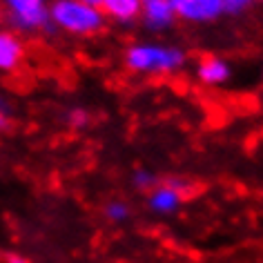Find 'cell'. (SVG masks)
Masks as SVG:
<instances>
[{"label": "cell", "instance_id": "18", "mask_svg": "<svg viewBox=\"0 0 263 263\" xmlns=\"http://www.w3.org/2000/svg\"><path fill=\"white\" fill-rule=\"evenodd\" d=\"M0 21H3V5H0Z\"/></svg>", "mask_w": 263, "mask_h": 263}, {"label": "cell", "instance_id": "6", "mask_svg": "<svg viewBox=\"0 0 263 263\" xmlns=\"http://www.w3.org/2000/svg\"><path fill=\"white\" fill-rule=\"evenodd\" d=\"M176 16L190 25H208L226 16V11H223V0H179Z\"/></svg>", "mask_w": 263, "mask_h": 263}, {"label": "cell", "instance_id": "17", "mask_svg": "<svg viewBox=\"0 0 263 263\" xmlns=\"http://www.w3.org/2000/svg\"><path fill=\"white\" fill-rule=\"evenodd\" d=\"M9 125V121H5V118H0V129H5Z\"/></svg>", "mask_w": 263, "mask_h": 263}, {"label": "cell", "instance_id": "5", "mask_svg": "<svg viewBox=\"0 0 263 263\" xmlns=\"http://www.w3.org/2000/svg\"><path fill=\"white\" fill-rule=\"evenodd\" d=\"M179 0H141V18L149 31H167L179 21Z\"/></svg>", "mask_w": 263, "mask_h": 263}, {"label": "cell", "instance_id": "8", "mask_svg": "<svg viewBox=\"0 0 263 263\" xmlns=\"http://www.w3.org/2000/svg\"><path fill=\"white\" fill-rule=\"evenodd\" d=\"M232 76V67L219 56H205L196 63V78L208 87H221Z\"/></svg>", "mask_w": 263, "mask_h": 263}, {"label": "cell", "instance_id": "14", "mask_svg": "<svg viewBox=\"0 0 263 263\" xmlns=\"http://www.w3.org/2000/svg\"><path fill=\"white\" fill-rule=\"evenodd\" d=\"M0 118H5V121H11V105L9 101L0 94Z\"/></svg>", "mask_w": 263, "mask_h": 263}, {"label": "cell", "instance_id": "4", "mask_svg": "<svg viewBox=\"0 0 263 263\" xmlns=\"http://www.w3.org/2000/svg\"><path fill=\"white\" fill-rule=\"evenodd\" d=\"M194 192V185L187 179H165L147 194V208L154 214L167 216L181 208V203Z\"/></svg>", "mask_w": 263, "mask_h": 263}, {"label": "cell", "instance_id": "11", "mask_svg": "<svg viewBox=\"0 0 263 263\" xmlns=\"http://www.w3.org/2000/svg\"><path fill=\"white\" fill-rule=\"evenodd\" d=\"M103 214L109 223H123L129 219V205L125 201H109V203H105Z\"/></svg>", "mask_w": 263, "mask_h": 263}, {"label": "cell", "instance_id": "2", "mask_svg": "<svg viewBox=\"0 0 263 263\" xmlns=\"http://www.w3.org/2000/svg\"><path fill=\"white\" fill-rule=\"evenodd\" d=\"M51 29H61L69 36H94L105 27L103 11L81 0H51L49 3Z\"/></svg>", "mask_w": 263, "mask_h": 263}, {"label": "cell", "instance_id": "15", "mask_svg": "<svg viewBox=\"0 0 263 263\" xmlns=\"http://www.w3.org/2000/svg\"><path fill=\"white\" fill-rule=\"evenodd\" d=\"M3 263H29L27 256H23V254H18V252H7L5 254V259Z\"/></svg>", "mask_w": 263, "mask_h": 263}, {"label": "cell", "instance_id": "13", "mask_svg": "<svg viewBox=\"0 0 263 263\" xmlns=\"http://www.w3.org/2000/svg\"><path fill=\"white\" fill-rule=\"evenodd\" d=\"M252 3L254 0H223V11L228 16H239L246 9L252 7Z\"/></svg>", "mask_w": 263, "mask_h": 263}, {"label": "cell", "instance_id": "9", "mask_svg": "<svg viewBox=\"0 0 263 263\" xmlns=\"http://www.w3.org/2000/svg\"><path fill=\"white\" fill-rule=\"evenodd\" d=\"M105 21L116 25H132L141 18V0H103L101 7Z\"/></svg>", "mask_w": 263, "mask_h": 263}, {"label": "cell", "instance_id": "16", "mask_svg": "<svg viewBox=\"0 0 263 263\" xmlns=\"http://www.w3.org/2000/svg\"><path fill=\"white\" fill-rule=\"evenodd\" d=\"M81 3H87V5H94V7H101L103 0H81Z\"/></svg>", "mask_w": 263, "mask_h": 263}, {"label": "cell", "instance_id": "12", "mask_svg": "<svg viewBox=\"0 0 263 263\" xmlns=\"http://www.w3.org/2000/svg\"><path fill=\"white\" fill-rule=\"evenodd\" d=\"M67 125L74 129H85L89 125V111L85 107H71L67 111Z\"/></svg>", "mask_w": 263, "mask_h": 263}, {"label": "cell", "instance_id": "7", "mask_svg": "<svg viewBox=\"0 0 263 263\" xmlns=\"http://www.w3.org/2000/svg\"><path fill=\"white\" fill-rule=\"evenodd\" d=\"M25 58L23 38L11 29H0V71H16Z\"/></svg>", "mask_w": 263, "mask_h": 263}, {"label": "cell", "instance_id": "1", "mask_svg": "<svg viewBox=\"0 0 263 263\" xmlns=\"http://www.w3.org/2000/svg\"><path fill=\"white\" fill-rule=\"evenodd\" d=\"M125 65L134 74L165 76L176 74L187 65V54L179 45L165 43H134L125 51Z\"/></svg>", "mask_w": 263, "mask_h": 263}, {"label": "cell", "instance_id": "3", "mask_svg": "<svg viewBox=\"0 0 263 263\" xmlns=\"http://www.w3.org/2000/svg\"><path fill=\"white\" fill-rule=\"evenodd\" d=\"M3 11L16 34H38L51 29L47 0H3Z\"/></svg>", "mask_w": 263, "mask_h": 263}, {"label": "cell", "instance_id": "10", "mask_svg": "<svg viewBox=\"0 0 263 263\" xmlns=\"http://www.w3.org/2000/svg\"><path fill=\"white\" fill-rule=\"evenodd\" d=\"M159 183H161L159 176L154 172H149V170H136V172L132 174V185H134V190H139V192L149 194Z\"/></svg>", "mask_w": 263, "mask_h": 263}]
</instances>
